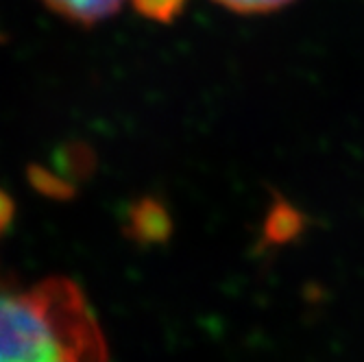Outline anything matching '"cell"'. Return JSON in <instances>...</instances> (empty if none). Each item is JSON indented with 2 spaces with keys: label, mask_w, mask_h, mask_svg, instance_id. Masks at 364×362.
Segmentation results:
<instances>
[{
  "label": "cell",
  "mask_w": 364,
  "mask_h": 362,
  "mask_svg": "<svg viewBox=\"0 0 364 362\" xmlns=\"http://www.w3.org/2000/svg\"><path fill=\"white\" fill-rule=\"evenodd\" d=\"M14 214V208H11V201L9 196H5L3 192H0V232L9 225V218Z\"/></svg>",
  "instance_id": "cell-6"
},
{
  "label": "cell",
  "mask_w": 364,
  "mask_h": 362,
  "mask_svg": "<svg viewBox=\"0 0 364 362\" xmlns=\"http://www.w3.org/2000/svg\"><path fill=\"white\" fill-rule=\"evenodd\" d=\"M0 362H105L81 290L61 277L20 288L0 273Z\"/></svg>",
  "instance_id": "cell-1"
},
{
  "label": "cell",
  "mask_w": 364,
  "mask_h": 362,
  "mask_svg": "<svg viewBox=\"0 0 364 362\" xmlns=\"http://www.w3.org/2000/svg\"><path fill=\"white\" fill-rule=\"evenodd\" d=\"M216 3L236 14H269L282 9L292 0H216Z\"/></svg>",
  "instance_id": "cell-5"
},
{
  "label": "cell",
  "mask_w": 364,
  "mask_h": 362,
  "mask_svg": "<svg viewBox=\"0 0 364 362\" xmlns=\"http://www.w3.org/2000/svg\"><path fill=\"white\" fill-rule=\"evenodd\" d=\"M188 0H134V7L155 22H173L186 7Z\"/></svg>",
  "instance_id": "cell-3"
},
{
  "label": "cell",
  "mask_w": 364,
  "mask_h": 362,
  "mask_svg": "<svg viewBox=\"0 0 364 362\" xmlns=\"http://www.w3.org/2000/svg\"><path fill=\"white\" fill-rule=\"evenodd\" d=\"M42 3L65 20L92 26L114 16L124 0H42Z\"/></svg>",
  "instance_id": "cell-2"
},
{
  "label": "cell",
  "mask_w": 364,
  "mask_h": 362,
  "mask_svg": "<svg viewBox=\"0 0 364 362\" xmlns=\"http://www.w3.org/2000/svg\"><path fill=\"white\" fill-rule=\"evenodd\" d=\"M301 227V216L288 206H277L269 220V236L273 240H286L294 236Z\"/></svg>",
  "instance_id": "cell-4"
}]
</instances>
